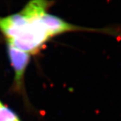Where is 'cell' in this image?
Returning <instances> with one entry per match:
<instances>
[{
	"label": "cell",
	"mask_w": 121,
	"mask_h": 121,
	"mask_svg": "<svg viewBox=\"0 0 121 121\" xmlns=\"http://www.w3.org/2000/svg\"><path fill=\"white\" fill-rule=\"evenodd\" d=\"M3 105H4V104H2V103H1V102H0V107H1V106H3Z\"/></svg>",
	"instance_id": "cell-3"
},
{
	"label": "cell",
	"mask_w": 121,
	"mask_h": 121,
	"mask_svg": "<svg viewBox=\"0 0 121 121\" xmlns=\"http://www.w3.org/2000/svg\"><path fill=\"white\" fill-rule=\"evenodd\" d=\"M8 51L9 60L14 70V86L17 90H20L22 87L24 73L30 60V55L9 44Z\"/></svg>",
	"instance_id": "cell-1"
},
{
	"label": "cell",
	"mask_w": 121,
	"mask_h": 121,
	"mask_svg": "<svg viewBox=\"0 0 121 121\" xmlns=\"http://www.w3.org/2000/svg\"><path fill=\"white\" fill-rule=\"evenodd\" d=\"M0 121H20L16 114L11 109L5 106L0 107Z\"/></svg>",
	"instance_id": "cell-2"
}]
</instances>
